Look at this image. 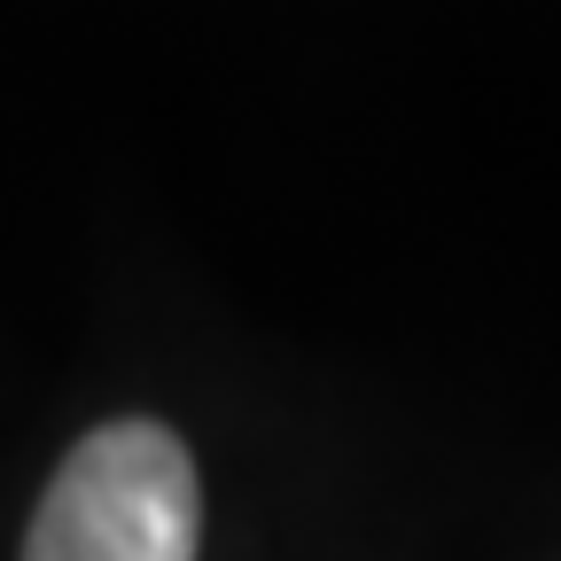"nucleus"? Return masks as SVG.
Returning a JSON list of instances; mask_svg holds the SVG:
<instances>
[{
    "instance_id": "nucleus-1",
    "label": "nucleus",
    "mask_w": 561,
    "mask_h": 561,
    "mask_svg": "<svg viewBox=\"0 0 561 561\" xmlns=\"http://www.w3.org/2000/svg\"><path fill=\"white\" fill-rule=\"evenodd\" d=\"M195 460L164 421H110L55 468L24 561H195Z\"/></svg>"
}]
</instances>
